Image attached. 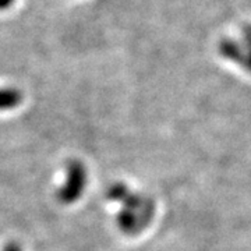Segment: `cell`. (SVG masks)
<instances>
[{
    "label": "cell",
    "instance_id": "cell-1",
    "mask_svg": "<svg viewBox=\"0 0 251 251\" xmlns=\"http://www.w3.org/2000/svg\"><path fill=\"white\" fill-rule=\"evenodd\" d=\"M109 198L116 202H120L122 205L117 218L122 230L128 233H135L147 225L152 211L147 198L133 194L125 186H115L110 188Z\"/></svg>",
    "mask_w": 251,
    "mask_h": 251
},
{
    "label": "cell",
    "instance_id": "cell-2",
    "mask_svg": "<svg viewBox=\"0 0 251 251\" xmlns=\"http://www.w3.org/2000/svg\"><path fill=\"white\" fill-rule=\"evenodd\" d=\"M87 175L81 163H70L67 168L66 181L60 190V198L64 202H73L80 197L85 188Z\"/></svg>",
    "mask_w": 251,
    "mask_h": 251
},
{
    "label": "cell",
    "instance_id": "cell-3",
    "mask_svg": "<svg viewBox=\"0 0 251 251\" xmlns=\"http://www.w3.org/2000/svg\"><path fill=\"white\" fill-rule=\"evenodd\" d=\"M21 100L20 92L16 90H0V110H7V109L17 106Z\"/></svg>",
    "mask_w": 251,
    "mask_h": 251
},
{
    "label": "cell",
    "instance_id": "cell-4",
    "mask_svg": "<svg viewBox=\"0 0 251 251\" xmlns=\"http://www.w3.org/2000/svg\"><path fill=\"white\" fill-rule=\"evenodd\" d=\"M13 3V0H0V9H6Z\"/></svg>",
    "mask_w": 251,
    "mask_h": 251
},
{
    "label": "cell",
    "instance_id": "cell-5",
    "mask_svg": "<svg viewBox=\"0 0 251 251\" xmlns=\"http://www.w3.org/2000/svg\"><path fill=\"white\" fill-rule=\"evenodd\" d=\"M4 251H20V250H18L16 246H10L9 249H6V250H4Z\"/></svg>",
    "mask_w": 251,
    "mask_h": 251
}]
</instances>
